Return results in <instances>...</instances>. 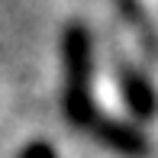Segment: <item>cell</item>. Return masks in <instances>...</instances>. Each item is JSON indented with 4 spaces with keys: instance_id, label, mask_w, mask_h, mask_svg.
Masks as SVG:
<instances>
[{
    "instance_id": "obj_5",
    "label": "cell",
    "mask_w": 158,
    "mask_h": 158,
    "mask_svg": "<svg viewBox=\"0 0 158 158\" xmlns=\"http://www.w3.org/2000/svg\"><path fill=\"white\" fill-rule=\"evenodd\" d=\"M19 158H58V152H55L45 139H35V142H26V145H23Z\"/></svg>"
},
{
    "instance_id": "obj_3",
    "label": "cell",
    "mask_w": 158,
    "mask_h": 158,
    "mask_svg": "<svg viewBox=\"0 0 158 158\" xmlns=\"http://www.w3.org/2000/svg\"><path fill=\"white\" fill-rule=\"evenodd\" d=\"M116 84H119V97H123L126 110L132 113L135 123L155 119V113H158V90L135 64L116 58Z\"/></svg>"
},
{
    "instance_id": "obj_4",
    "label": "cell",
    "mask_w": 158,
    "mask_h": 158,
    "mask_svg": "<svg viewBox=\"0 0 158 158\" xmlns=\"http://www.w3.org/2000/svg\"><path fill=\"white\" fill-rule=\"evenodd\" d=\"M113 6H116L119 19L129 26V32L139 39V48L145 52V58L158 61V26L148 16L145 3L142 0H113Z\"/></svg>"
},
{
    "instance_id": "obj_2",
    "label": "cell",
    "mask_w": 158,
    "mask_h": 158,
    "mask_svg": "<svg viewBox=\"0 0 158 158\" xmlns=\"http://www.w3.org/2000/svg\"><path fill=\"white\" fill-rule=\"evenodd\" d=\"M90 132H94V139L103 148H110V152H116L123 158H145L152 152L148 135L142 132V126L132 123V119H116V116H103V113H100L97 123L90 126Z\"/></svg>"
},
{
    "instance_id": "obj_1",
    "label": "cell",
    "mask_w": 158,
    "mask_h": 158,
    "mask_svg": "<svg viewBox=\"0 0 158 158\" xmlns=\"http://www.w3.org/2000/svg\"><path fill=\"white\" fill-rule=\"evenodd\" d=\"M61 110L74 129L87 132L100 116L94 103V39L81 19L61 32Z\"/></svg>"
}]
</instances>
